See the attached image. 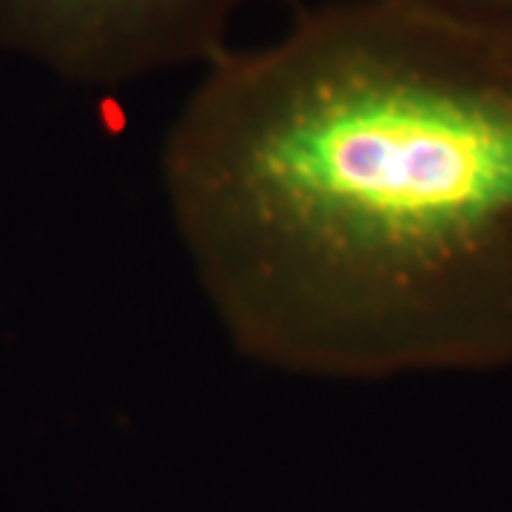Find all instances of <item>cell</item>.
Instances as JSON below:
<instances>
[{
    "instance_id": "6da1fadb",
    "label": "cell",
    "mask_w": 512,
    "mask_h": 512,
    "mask_svg": "<svg viewBox=\"0 0 512 512\" xmlns=\"http://www.w3.org/2000/svg\"><path fill=\"white\" fill-rule=\"evenodd\" d=\"M163 191L251 362L376 382L512 367V32L325 0L202 69Z\"/></svg>"
},
{
    "instance_id": "7a4b0ae2",
    "label": "cell",
    "mask_w": 512,
    "mask_h": 512,
    "mask_svg": "<svg viewBox=\"0 0 512 512\" xmlns=\"http://www.w3.org/2000/svg\"><path fill=\"white\" fill-rule=\"evenodd\" d=\"M265 0H0V49L86 86L208 66Z\"/></svg>"
},
{
    "instance_id": "3957f363",
    "label": "cell",
    "mask_w": 512,
    "mask_h": 512,
    "mask_svg": "<svg viewBox=\"0 0 512 512\" xmlns=\"http://www.w3.org/2000/svg\"><path fill=\"white\" fill-rule=\"evenodd\" d=\"M433 6H441L458 18L476 20L493 29L512 32V0H427Z\"/></svg>"
}]
</instances>
